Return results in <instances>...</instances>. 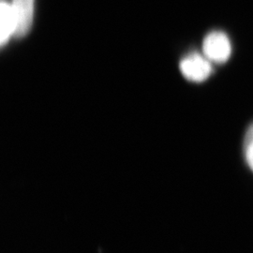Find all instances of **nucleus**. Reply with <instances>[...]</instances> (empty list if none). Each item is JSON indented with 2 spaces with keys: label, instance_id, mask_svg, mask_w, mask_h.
Listing matches in <instances>:
<instances>
[{
  "label": "nucleus",
  "instance_id": "f257e3e1",
  "mask_svg": "<svg viewBox=\"0 0 253 253\" xmlns=\"http://www.w3.org/2000/svg\"><path fill=\"white\" fill-rule=\"evenodd\" d=\"M203 51L211 62L225 63L232 54L231 42L225 33L214 31L205 38Z\"/></svg>",
  "mask_w": 253,
  "mask_h": 253
},
{
  "label": "nucleus",
  "instance_id": "39448f33",
  "mask_svg": "<svg viewBox=\"0 0 253 253\" xmlns=\"http://www.w3.org/2000/svg\"><path fill=\"white\" fill-rule=\"evenodd\" d=\"M244 154L246 162L253 172V124L248 128L245 135Z\"/></svg>",
  "mask_w": 253,
  "mask_h": 253
},
{
  "label": "nucleus",
  "instance_id": "20e7f679",
  "mask_svg": "<svg viewBox=\"0 0 253 253\" xmlns=\"http://www.w3.org/2000/svg\"><path fill=\"white\" fill-rule=\"evenodd\" d=\"M1 35L0 42L1 45L4 46L8 42L9 38L15 35L17 29V21L14 14V11L11 7V4L2 0L1 2Z\"/></svg>",
  "mask_w": 253,
  "mask_h": 253
},
{
  "label": "nucleus",
  "instance_id": "f03ea898",
  "mask_svg": "<svg viewBox=\"0 0 253 253\" xmlns=\"http://www.w3.org/2000/svg\"><path fill=\"white\" fill-rule=\"evenodd\" d=\"M180 70L184 77L189 81L202 83L211 75L212 66L206 55L193 53L182 59Z\"/></svg>",
  "mask_w": 253,
  "mask_h": 253
},
{
  "label": "nucleus",
  "instance_id": "7ed1b4c3",
  "mask_svg": "<svg viewBox=\"0 0 253 253\" xmlns=\"http://www.w3.org/2000/svg\"><path fill=\"white\" fill-rule=\"evenodd\" d=\"M34 2L35 0H11L10 4L17 21L15 36L22 38L29 32L33 23Z\"/></svg>",
  "mask_w": 253,
  "mask_h": 253
}]
</instances>
